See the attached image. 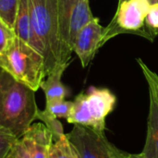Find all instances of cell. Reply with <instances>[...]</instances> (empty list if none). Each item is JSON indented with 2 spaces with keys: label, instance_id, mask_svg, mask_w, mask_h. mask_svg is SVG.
<instances>
[{
  "label": "cell",
  "instance_id": "obj_1",
  "mask_svg": "<svg viewBox=\"0 0 158 158\" xmlns=\"http://www.w3.org/2000/svg\"><path fill=\"white\" fill-rule=\"evenodd\" d=\"M33 90L0 69V128L19 139L36 120L39 110Z\"/></svg>",
  "mask_w": 158,
  "mask_h": 158
},
{
  "label": "cell",
  "instance_id": "obj_2",
  "mask_svg": "<svg viewBox=\"0 0 158 158\" xmlns=\"http://www.w3.org/2000/svg\"><path fill=\"white\" fill-rule=\"evenodd\" d=\"M28 6L32 29L43 47L46 75L57 67L69 65L71 55L59 35L56 0H28Z\"/></svg>",
  "mask_w": 158,
  "mask_h": 158
},
{
  "label": "cell",
  "instance_id": "obj_3",
  "mask_svg": "<svg viewBox=\"0 0 158 158\" xmlns=\"http://www.w3.org/2000/svg\"><path fill=\"white\" fill-rule=\"evenodd\" d=\"M0 69L34 92L40 89L46 77L43 55L17 36L11 46L0 56Z\"/></svg>",
  "mask_w": 158,
  "mask_h": 158
},
{
  "label": "cell",
  "instance_id": "obj_4",
  "mask_svg": "<svg viewBox=\"0 0 158 158\" xmlns=\"http://www.w3.org/2000/svg\"><path fill=\"white\" fill-rule=\"evenodd\" d=\"M116 103L117 97L109 89L92 86L87 92H81L75 97L67 121L106 132V119L114 110Z\"/></svg>",
  "mask_w": 158,
  "mask_h": 158
},
{
  "label": "cell",
  "instance_id": "obj_5",
  "mask_svg": "<svg viewBox=\"0 0 158 158\" xmlns=\"http://www.w3.org/2000/svg\"><path fill=\"white\" fill-rule=\"evenodd\" d=\"M150 6L149 0H125L119 3L112 21L106 27L104 44L120 33H133L154 41L156 37L145 27Z\"/></svg>",
  "mask_w": 158,
  "mask_h": 158
},
{
  "label": "cell",
  "instance_id": "obj_6",
  "mask_svg": "<svg viewBox=\"0 0 158 158\" xmlns=\"http://www.w3.org/2000/svg\"><path fill=\"white\" fill-rule=\"evenodd\" d=\"M78 158H129L130 154L118 149L110 143L106 132L94 131L89 127L74 125L66 133Z\"/></svg>",
  "mask_w": 158,
  "mask_h": 158
},
{
  "label": "cell",
  "instance_id": "obj_7",
  "mask_svg": "<svg viewBox=\"0 0 158 158\" xmlns=\"http://www.w3.org/2000/svg\"><path fill=\"white\" fill-rule=\"evenodd\" d=\"M59 35L67 52L71 55L77 35L94 19L89 0H56Z\"/></svg>",
  "mask_w": 158,
  "mask_h": 158
},
{
  "label": "cell",
  "instance_id": "obj_8",
  "mask_svg": "<svg viewBox=\"0 0 158 158\" xmlns=\"http://www.w3.org/2000/svg\"><path fill=\"white\" fill-rule=\"evenodd\" d=\"M105 32L106 28L99 23L98 18H94L77 35L73 52L78 56L82 68L91 63L99 48L104 45Z\"/></svg>",
  "mask_w": 158,
  "mask_h": 158
},
{
  "label": "cell",
  "instance_id": "obj_9",
  "mask_svg": "<svg viewBox=\"0 0 158 158\" xmlns=\"http://www.w3.org/2000/svg\"><path fill=\"white\" fill-rule=\"evenodd\" d=\"M19 139L31 158H48L54 139L44 123H32Z\"/></svg>",
  "mask_w": 158,
  "mask_h": 158
},
{
  "label": "cell",
  "instance_id": "obj_10",
  "mask_svg": "<svg viewBox=\"0 0 158 158\" xmlns=\"http://www.w3.org/2000/svg\"><path fill=\"white\" fill-rule=\"evenodd\" d=\"M14 31L18 38L28 44L30 46L34 48L44 56L42 44L32 29L28 0H19V2Z\"/></svg>",
  "mask_w": 158,
  "mask_h": 158
},
{
  "label": "cell",
  "instance_id": "obj_11",
  "mask_svg": "<svg viewBox=\"0 0 158 158\" xmlns=\"http://www.w3.org/2000/svg\"><path fill=\"white\" fill-rule=\"evenodd\" d=\"M150 95L149 115L147 120V133L143 156L145 158H158V104Z\"/></svg>",
  "mask_w": 158,
  "mask_h": 158
},
{
  "label": "cell",
  "instance_id": "obj_12",
  "mask_svg": "<svg viewBox=\"0 0 158 158\" xmlns=\"http://www.w3.org/2000/svg\"><path fill=\"white\" fill-rule=\"evenodd\" d=\"M69 65L57 67L46 75L45 79L41 84V89L45 94V100L47 102L64 100L69 94L67 87L62 83L61 78L64 71L67 69Z\"/></svg>",
  "mask_w": 158,
  "mask_h": 158
},
{
  "label": "cell",
  "instance_id": "obj_13",
  "mask_svg": "<svg viewBox=\"0 0 158 158\" xmlns=\"http://www.w3.org/2000/svg\"><path fill=\"white\" fill-rule=\"evenodd\" d=\"M36 119H39L45 125V127L50 131V132L53 135L54 142L59 140L61 137L65 135L64 130H63V125L61 122L58 120L57 118L53 116L50 112H48L46 109L44 110H38Z\"/></svg>",
  "mask_w": 158,
  "mask_h": 158
},
{
  "label": "cell",
  "instance_id": "obj_14",
  "mask_svg": "<svg viewBox=\"0 0 158 158\" xmlns=\"http://www.w3.org/2000/svg\"><path fill=\"white\" fill-rule=\"evenodd\" d=\"M48 158H78L77 154L66 134L53 143Z\"/></svg>",
  "mask_w": 158,
  "mask_h": 158
},
{
  "label": "cell",
  "instance_id": "obj_15",
  "mask_svg": "<svg viewBox=\"0 0 158 158\" xmlns=\"http://www.w3.org/2000/svg\"><path fill=\"white\" fill-rule=\"evenodd\" d=\"M19 0H0V18L14 30Z\"/></svg>",
  "mask_w": 158,
  "mask_h": 158
},
{
  "label": "cell",
  "instance_id": "obj_16",
  "mask_svg": "<svg viewBox=\"0 0 158 158\" xmlns=\"http://www.w3.org/2000/svg\"><path fill=\"white\" fill-rule=\"evenodd\" d=\"M73 106V101H66L64 100H56L52 102H47L45 104V108L48 112H50L53 116L57 118H68L71 113Z\"/></svg>",
  "mask_w": 158,
  "mask_h": 158
},
{
  "label": "cell",
  "instance_id": "obj_17",
  "mask_svg": "<svg viewBox=\"0 0 158 158\" xmlns=\"http://www.w3.org/2000/svg\"><path fill=\"white\" fill-rule=\"evenodd\" d=\"M137 62L140 65V67L143 70V73L146 79V81L148 83L149 94H151L156 99V101L158 104V75L146 66V64L143 62V59L138 58Z\"/></svg>",
  "mask_w": 158,
  "mask_h": 158
},
{
  "label": "cell",
  "instance_id": "obj_18",
  "mask_svg": "<svg viewBox=\"0 0 158 158\" xmlns=\"http://www.w3.org/2000/svg\"><path fill=\"white\" fill-rule=\"evenodd\" d=\"M19 138L11 132L0 128V158H9Z\"/></svg>",
  "mask_w": 158,
  "mask_h": 158
},
{
  "label": "cell",
  "instance_id": "obj_19",
  "mask_svg": "<svg viewBox=\"0 0 158 158\" xmlns=\"http://www.w3.org/2000/svg\"><path fill=\"white\" fill-rule=\"evenodd\" d=\"M15 38L16 33L14 30L0 18V56L5 54L11 46Z\"/></svg>",
  "mask_w": 158,
  "mask_h": 158
},
{
  "label": "cell",
  "instance_id": "obj_20",
  "mask_svg": "<svg viewBox=\"0 0 158 158\" xmlns=\"http://www.w3.org/2000/svg\"><path fill=\"white\" fill-rule=\"evenodd\" d=\"M145 27L156 37L158 30V3L152 4L145 18Z\"/></svg>",
  "mask_w": 158,
  "mask_h": 158
},
{
  "label": "cell",
  "instance_id": "obj_21",
  "mask_svg": "<svg viewBox=\"0 0 158 158\" xmlns=\"http://www.w3.org/2000/svg\"><path fill=\"white\" fill-rule=\"evenodd\" d=\"M9 158H31L30 154L26 150L20 139H19L17 143H15L12 149V152L9 156Z\"/></svg>",
  "mask_w": 158,
  "mask_h": 158
},
{
  "label": "cell",
  "instance_id": "obj_22",
  "mask_svg": "<svg viewBox=\"0 0 158 158\" xmlns=\"http://www.w3.org/2000/svg\"><path fill=\"white\" fill-rule=\"evenodd\" d=\"M129 158H145L143 156V154L141 153V154H134V155H132V154H130V156Z\"/></svg>",
  "mask_w": 158,
  "mask_h": 158
},
{
  "label": "cell",
  "instance_id": "obj_23",
  "mask_svg": "<svg viewBox=\"0 0 158 158\" xmlns=\"http://www.w3.org/2000/svg\"><path fill=\"white\" fill-rule=\"evenodd\" d=\"M123 1H125V0H119V1H118V4H119V3H121V2H123ZM149 2H150V3H151V5H152V4L158 3V0H149Z\"/></svg>",
  "mask_w": 158,
  "mask_h": 158
},
{
  "label": "cell",
  "instance_id": "obj_24",
  "mask_svg": "<svg viewBox=\"0 0 158 158\" xmlns=\"http://www.w3.org/2000/svg\"><path fill=\"white\" fill-rule=\"evenodd\" d=\"M156 36H157V35H158V30L156 31Z\"/></svg>",
  "mask_w": 158,
  "mask_h": 158
}]
</instances>
